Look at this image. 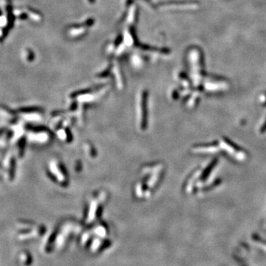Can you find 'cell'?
<instances>
[{
    "label": "cell",
    "mask_w": 266,
    "mask_h": 266,
    "mask_svg": "<svg viewBox=\"0 0 266 266\" xmlns=\"http://www.w3.org/2000/svg\"><path fill=\"white\" fill-rule=\"evenodd\" d=\"M6 172H7V178L10 181L13 180L15 176L16 171V159L13 155H9L6 162Z\"/></svg>",
    "instance_id": "cell-2"
},
{
    "label": "cell",
    "mask_w": 266,
    "mask_h": 266,
    "mask_svg": "<svg viewBox=\"0 0 266 266\" xmlns=\"http://www.w3.org/2000/svg\"><path fill=\"white\" fill-rule=\"evenodd\" d=\"M2 15H3V13H2L1 10H0V16H2Z\"/></svg>",
    "instance_id": "cell-5"
},
{
    "label": "cell",
    "mask_w": 266,
    "mask_h": 266,
    "mask_svg": "<svg viewBox=\"0 0 266 266\" xmlns=\"http://www.w3.org/2000/svg\"><path fill=\"white\" fill-rule=\"evenodd\" d=\"M28 131L29 138L38 143H45L48 140V135L46 129H39L36 127H29Z\"/></svg>",
    "instance_id": "cell-1"
},
{
    "label": "cell",
    "mask_w": 266,
    "mask_h": 266,
    "mask_svg": "<svg viewBox=\"0 0 266 266\" xmlns=\"http://www.w3.org/2000/svg\"><path fill=\"white\" fill-rule=\"evenodd\" d=\"M25 53H26V54H25V57H26L27 61H32L33 60H34V53H33L31 50H29V49H27V50H25Z\"/></svg>",
    "instance_id": "cell-4"
},
{
    "label": "cell",
    "mask_w": 266,
    "mask_h": 266,
    "mask_svg": "<svg viewBox=\"0 0 266 266\" xmlns=\"http://www.w3.org/2000/svg\"><path fill=\"white\" fill-rule=\"evenodd\" d=\"M0 117H3L8 123H13L15 118V112L5 106L0 105Z\"/></svg>",
    "instance_id": "cell-3"
}]
</instances>
